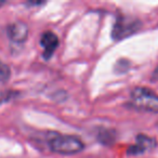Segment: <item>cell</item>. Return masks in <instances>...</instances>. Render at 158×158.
Here are the masks:
<instances>
[{"label":"cell","instance_id":"1","mask_svg":"<svg viewBox=\"0 0 158 158\" xmlns=\"http://www.w3.org/2000/svg\"><path fill=\"white\" fill-rule=\"evenodd\" d=\"M49 147L52 152L61 155H72L84 149V143L77 136L51 132L48 138Z\"/></svg>","mask_w":158,"mask_h":158},{"label":"cell","instance_id":"2","mask_svg":"<svg viewBox=\"0 0 158 158\" xmlns=\"http://www.w3.org/2000/svg\"><path fill=\"white\" fill-rule=\"evenodd\" d=\"M132 104L139 110L147 112H158V95L151 89L138 87L131 92Z\"/></svg>","mask_w":158,"mask_h":158},{"label":"cell","instance_id":"3","mask_svg":"<svg viewBox=\"0 0 158 158\" xmlns=\"http://www.w3.org/2000/svg\"><path fill=\"white\" fill-rule=\"evenodd\" d=\"M141 27V23L139 20L128 16H120L117 19L112 31V37L116 40L123 39L128 36L132 35L138 31Z\"/></svg>","mask_w":158,"mask_h":158},{"label":"cell","instance_id":"4","mask_svg":"<svg viewBox=\"0 0 158 158\" xmlns=\"http://www.w3.org/2000/svg\"><path fill=\"white\" fill-rule=\"evenodd\" d=\"M7 33L12 41L16 44H22L28 37V26L23 22L12 23L8 26Z\"/></svg>","mask_w":158,"mask_h":158},{"label":"cell","instance_id":"5","mask_svg":"<svg viewBox=\"0 0 158 158\" xmlns=\"http://www.w3.org/2000/svg\"><path fill=\"white\" fill-rule=\"evenodd\" d=\"M40 44L44 48V57L46 60H49L59 46V38L52 31H46L42 34L40 38Z\"/></svg>","mask_w":158,"mask_h":158},{"label":"cell","instance_id":"6","mask_svg":"<svg viewBox=\"0 0 158 158\" xmlns=\"http://www.w3.org/2000/svg\"><path fill=\"white\" fill-rule=\"evenodd\" d=\"M156 146V140L151 136H147L145 134H139L136 136V143L133 146H130L128 149V154L132 155H139L144 152L152 149Z\"/></svg>","mask_w":158,"mask_h":158},{"label":"cell","instance_id":"7","mask_svg":"<svg viewBox=\"0 0 158 158\" xmlns=\"http://www.w3.org/2000/svg\"><path fill=\"white\" fill-rule=\"evenodd\" d=\"M11 76V69L10 67L5 64L2 61H0V82H6L9 80Z\"/></svg>","mask_w":158,"mask_h":158},{"label":"cell","instance_id":"8","mask_svg":"<svg viewBox=\"0 0 158 158\" xmlns=\"http://www.w3.org/2000/svg\"><path fill=\"white\" fill-rule=\"evenodd\" d=\"M153 79L155 80V79H158V67L155 69V72L153 73Z\"/></svg>","mask_w":158,"mask_h":158},{"label":"cell","instance_id":"9","mask_svg":"<svg viewBox=\"0 0 158 158\" xmlns=\"http://www.w3.org/2000/svg\"><path fill=\"white\" fill-rule=\"evenodd\" d=\"M2 5H3V2H0V7H1Z\"/></svg>","mask_w":158,"mask_h":158}]
</instances>
